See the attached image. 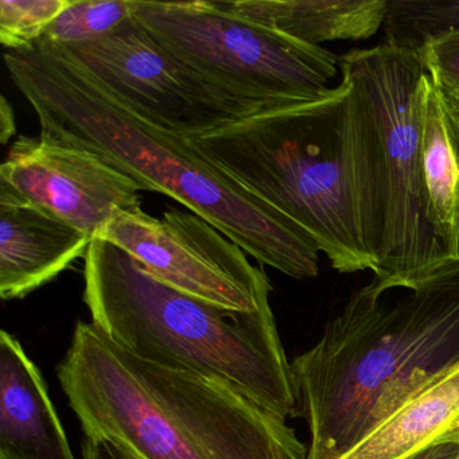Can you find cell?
I'll return each instance as SVG.
<instances>
[{
  "instance_id": "6da1fadb",
  "label": "cell",
  "mask_w": 459,
  "mask_h": 459,
  "mask_svg": "<svg viewBox=\"0 0 459 459\" xmlns=\"http://www.w3.org/2000/svg\"><path fill=\"white\" fill-rule=\"evenodd\" d=\"M4 65L39 117L42 136L92 152L203 217L249 256L290 278H316L319 248L286 217L198 154L186 139L152 125L96 82L60 45L39 39L9 50Z\"/></svg>"
},
{
  "instance_id": "7a4b0ae2",
  "label": "cell",
  "mask_w": 459,
  "mask_h": 459,
  "mask_svg": "<svg viewBox=\"0 0 459 459\" xmlns=\"http://www.w3.org/2000/svg\"><path fill=\"white\" fill-rule=\"evenodd\" d=\"M185 139L302 230L335 271L375 273V146L367 112L348 79L321 98L270 107Z\"/></svg>"
},
{
  "instance_id": "3957f363",
  "label": "cell",
  "mask_w": 459,
  "mask_h": 459,
  "mask_svg": "<svg viewBox=\"0 0 459 459\" xmlns=\"http://www.w3.org/2000/svg\"><path fill=\"white\" fill-rule=\"evenodd\" d=\"M459 365V263L416 286L372 281L291 362L308 459H341Z\"/></svg>"
},
{
  "instance_id": "277c9868",
  "label": "cell",
  "mask_w": 459,
  "mask_h": 459,
  "mask_svg": "<svg viewBox=\"0 0 459 459\" xmlns=\"http://www.w3.org/2000/svg\"><path fill=\"white\" fill-rule=\"evenodd\" d=\"M57 377L85 437L138 459H308L286 419L238 386L146 361L79 319Z\"/></svg>"
},
{
  "instance_id": "5b68a950",
  "label": "cell",
  "mask_w": 459,
  "mask_h": 459,
  "mask_svg": "<svg viewBox=\"0 0 459 459\" xmlns=\"http://www.w3.org/2000/svg\"><path fill=\"white\" fill-rule=\"evenodd\" d=\"M91 322L135 356L227 381L281 418L299 415L273 307L236 311L179 291L95 238L84 263Z\"/></svg>"
},
{
  "instance_id": "8992f818",
  "label": "cell",
  "mask_w": 459,
  "mask_h": 459,
  "mask_svg": "<svg viewBox=\"0 0 459 459\" xmlns=\"http://www.w3.org/2000/svg\"><path fill=\"white\" fill-rule=\"evenodd\" d=\"M372 128L377 246L373 281L416 286L455 264L432 232L420 177V117L426 68L416 50L394 45L353 49L340 57Z\"/></svg>"
},
{
  "instance_id": "52a82bcc",
  "label": "cell",
  "mask_w": 459,
  "mask_h": 459,
  "mask_svg": "<svg viewBox=\"0 0 459 459\" xmlns=\"http://www.w3.org/2000/svg\"><path fill=\"white\" fill-rule=\"evenodd\" d=\"M133 17L166 49L232 95L268 107L329 92L340 57L225 12L213 2L131 0Z\"/></svg>"
},
{
  "instance_id": "ba28073f",
  "label": "cell",
  "mask_w": 459,
  "mask_h": 459,
  "mask_svg": "<svg viewBox=\"0 0 459 459\" xmlns=\"http://www.w3.org/2000/svg\"><path fill=\"white\" fill-rule=\"evenodd\" d=\"M60 47L126 107L182 138L220 130L270 108L209 82L134 17L103 39Z\"/></svg>"
},
{
  "instance_id": "9c48e42d",
  "label": "cell",
  "mask_w": 459,
  "mask_h": 459,
  "mask_svg": "<svg viewBox=\"0 0 459 459\" xmlns=\"http://www.w3.org/2000/svg\"><path fill=\"white\" fill-rule=\"evenodd\" d=\"M99 238L127 252L163 283L206 302L236 311L271 306L267 273L193 212L170 208L162 219L143 209L125 212Z\"/></svg>"
},
{
  "instance_id": "30bf717a",
  "label": "cell",
  "mask_w": 459,
  "mask_h": 459,
  "mask_svg": "<svg viewBox=\"0 0 459 459\" xmlns=\"http://www.w3.org/2000/svg\"><path fill=\"white\" fill-rule=\"evenodd\" d=\"M0 182L92 240L120 213L142 209L143 187L92 152L39 136H20Z\"/></svg>"
},
{
  "instance_id": "8fae6325",
  "label": "cell",
  "mask_w": 459,
  "mask_h": 459,
  "mask_svg": "<svg viewBox=\"0 0 459 459\" xmlns=\"http://www.w3.org/2000/svg\"><path fill=\"white\" fill-rule=\"evenodd\" d=\"M92 238L0 182V297L26 298L85 257Z\"/></svg>"
},
{
  "instance_id": "7c38bea8",
  "label": "cell",
  "mask_w": 459,
  "mask_h": 459,
  "mask_svg": "<svg viewBox=\"0 0 459 459\" xmlns=\"http://www.w3.org/2000/svg\"><path fill=\"white\" fill-rule=\"evenodd\" d=\"M0 459H76L33 359L0 332Z\"/></svg>"
},
{
  "instance_id": "4fadbf2b",
  "label": "cell",
  "mask_w": 459,
  "mask_h": 459,
  "mask_svg": "<svg viewBox=\"0 0 459 459\" xmlns=\"http://www.w3.org/2000/svg\"><path fill=\"white\" fill-rule=\"evenodd\" d=\"M420 177L432 232L459 263V115L429 74L424 77L420 117Z\"/></svg>"
},
{
  "instance_id": "5bb4252c",
  "label": "cell",
  "mask_w": 459,
  "mask_h": 459,
  "mask_svg": "<svg viewBox=\"0 0 459 459\" xmlns=\"http://www.w3.org/2000/svg\"><path fill=\"white\" fill-rule=\"evenodd\" d=\"M225 12L306 44L359 41L385 22L389 0H216Z\"/></svg>"
},
{
  "instance_id": "9a60e30c",
  "label": "cell",
  "mask_w": 459,
  "mask_h": 459,
  "mask_svg": "<svg viewBox=\"0 0 459 459\" xmlns=\"http://www.w3.org/2000/svg\"><path fill=\"white\" fill-rule=\"evenodd\" d=\"M459 440V365L389 416L341 459H405Z\"/></svg>"
},
{
  "instance_id": "2e32d148",
  "label": "cell",
  "mask_w": 459,
  "mask_h": 459,
  "mask_svg": "<svg viewBox=\"0 0 459 459\" xmlns=\"http://www.w3.org/2000/svg\"><path fill=\"white\" fill-rule=\"evenodd\" d=\"M459 30V0H389L384 42L419 49L426 39Z\"/></svg>"
},
{
  "instance_id": "e0dca14e",
  "label": "cell",
  "mask_w": 459,
  "mask_h": 459,
  "mask_svg": "<svg viewBox=\"0 0 459 459\" xmlns=\"http://www.w3.org/2000/svg\"><path fill=\"white\" fill-rule=\"evenodd\" d=\"M131 18V0H72L41 39L57 45L84 44L108 36Z\"/></svg>"
},
{
  "instance_id": "ac0fdd59",
  "label": "cell",
  "mask_w": 459,
  "mask_h": 459,
  "mask_svg": "<svg viewBox=\"0 0 459 459\" xmlns=\"http://www.w3.org/2000/svg\"><path fill=\"white\" fill-rule=\"evenodd\" d=\"M71 4L72 0H2L0 44L7 52L31 47Z\"/></svg>"
},
{
  "instance_id": "d6986e66",
  "label": "cell",
  "mask_w": 459,
  "mask_h": 459,
  "mask_svg": "<svg viewBox=\"0 0 459 459\" xmlns=\"http://www.w3.org/2000/svg\"><path fill=\"white\" fill-rule=\"evenodd\" d=\"M416 52L427 74L459 115V30L431 37Z\"/></svg>"
},
{
  "instance_id": "ffe728a7",
  "label": "cell",
  "mask_w": 459,
  "mask_h": 459,
  "mask_svg": "<svg viewBox=\"0 0 459 459\" xmlns=\"http://www.w3.org/2000/svg\"><path fill=\"white\" fill-rule=\"evenodd\" d=\"M82 454V459H138L122 446L106 437H85Z\"/></svg>"
},
{
  "instance_id": "44dd1931",
  "label": "cell",
  "mask_w": 459,
  "mask_h": 459,
  "mask_svg": "<svg viewBox=\"0 0 459 459\" xmlns=\"http://www.w3.org/2000/svg\"><path fill=\"white\" fill-rule=\"evenodd\" d=\"M459 440H447V442L437 443L429 446L413 455L405 459H458Z\"/></svg>"
},
{
  "instance_id": "7402d4cb",
  "label": "cell",
  "mask_w": 459,
  "mask_h": 459,
  "mask_svg": "<svg viewBox=\"0 0 459 459\" xmlns=\"http://www.w3.org/2000/svg\"><path fill=\"white\" fill-rule=\"evenodd\" d=\"M15 130L17 127H15V117L12 104L4 96H2V103H0V141L2 143L6 144L14 135Z\"/></svg>"
},
{
  "instance_id": "603a6c76",
  "label": "cell",
  "mask_w": 459,
  "mask_h": 459,
  "mask_svg": "<svg viewBox=\"0 0 459 459\" xmlns=\"http://www.w3.org/2000/svg\"><path fill=\"white\" fill-rule=\"evenodd\" d=\"M459 459V458H458Z\"/></svg>"
}]
</instances>
